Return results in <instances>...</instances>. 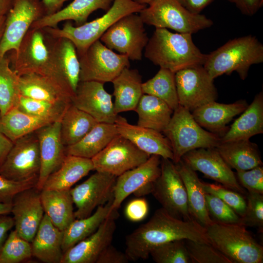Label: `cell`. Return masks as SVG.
Wrapping results in <instances>:
<instances>
[{"mask_svg":"<svg viewBox=\"0 0 263 263\" xmlns=\"http://www.w3.org/2000/svg\"><path fill=\"white\" fill-rule=\"evenodd\" d=\"M137 125L163 132L169 124L173 111L160 99L143 94L135 110Z\"/></svg>","mask_w":263,"mask_h":263,"instance_id":"37","label":"cell"},{"mask_svg":"<svg viewBox=\"0 0 263 263\" xmlns=\"http://www.w3.org/2000/svg\"><path fill=\"white\" fill-rule=\"evenodd\" d=\"M246 208L244 216L241 218L242 224L245 226L257 228L263 231V194L247 192L246 194Z\"/></svg>","mask_w":263,"mask_h":263,"instance_id":"48","label":"cell"},{"mask_svg":"<svg viewBox=\"0 0 263 263\" xmlns=\"http://www.w3.org/2000/svg\"><path fill=\"white\" fill-rule=\"evenodd\" d=\"M150 156L118 134L91 160L94 170L118 177L145 163Z\"/></svg>","mask_w":263,"mask_h":263,"instance_id":"15","label":"cell"},{"mask_svg":"<svg viewBox=\"0 0 263 263\" xmlns=\"http://www.w3.org/2000/svg\"><path fill=\"white\" fill-rule=\"evenodd\" d=\"M117 177L103 172L96 171L86 180L70 189L76 207L75 219L91 215L94 209L113 199Z\"/></svg>","mask_w":263,"mask_h":263,"instance_id":"16","label":"cell"},{"mask_svg":"<svg viewBox=\"0 0 263 263\" xmlns=\"http://www.w3.org/2000/svg\"><path fill=\"white\" fill-rule=\"evenodd\" d=\"M114 124L118 134L124 136L146 153L173 160L171 146L168 138L156 130L130 124L118 115Z\"/></svg>","mask_w":263,"mask_h":263,"instance_id":"23","label":"cell"},{"mask_svg":"<svg viewBox=\"0 0 263 263\" xmlns=\"http://www.w3.org/2000/svg\"><path fill=\"white\" fill-rule=\"evenodd\" d=\"M113 0H73L63 9L51 15H45L35 21L30 28L57 27L63 21L73 20L76 26L86 22L89 16L98 9L107 11Z\"/></svg>","mask_w":263,"mask_h":263,"instance_id":"25","label":"cell"},{"mask_svg":"<svg viewBox=\"0 0 263 263\" xmlns=\"http://www.w3.org/2000/svg\"><path fill=\"white\" fill-rule=\"evenodd\" d=\"M149 38L139 15L125 16L113 24L99 40L108 48L126 55L130 59H142Z\"/></svg>","mask_w":263,"mask_h":263,"instance_id":"11","label":"cell"},{"mask_svg":"<svg viewBox=\"0 0 263 263\" xmlns=\"http://www.w3.org/2000/svg\"><path fill=\"white\" fill-rule=\"evenodd\" d=\"M133 1L141 4L147 5L153 0H133Z\"/></svg>","mask_w":263,"mask_h":263,"instance_id":"61","label":"cell"},{"mask_svg":"<svg viewBox=\"0 0 263 263\" xmlns=\"http://www.w3.org/2000/svg\"><path fill=\"white\" fill-rule=\"evenodd\" d=\"M202 186L205 192L220 198L241 218L244 216L246 208V200L244 196L245 195L220 184L202 182Z\"/></svg>","mask_w":263,"mask_h":263,"instance_id":"46","label":"cell"},{"mask_svg":"<svg viewBox=\"0 0 263 263\" xmlns=\"http://www.w3.org/2000/svg\"><path fill=\"white\" fill-rule=\"evenodd\" d=\"M143 94L154 96L164 101L174 111L179 106L175 80V73L160 68L151 78L142 83Z\"/></svg>","mask_w":263,"mask_h":263,"instance_id":"40","label":"cell"},{"mask_svg":"<svg viewBox=\"0 0 263 263\" xmlns=\"http://www.w3.org/2000/svg\"><path fill=\"white\" fill-rule=\"evenodd\" d=\"M146 6V5L139 4L133 0H113L105 14L91 21L75 26L68 21L61 28L57 27L43 29L55 38H66L71 40L75 46L79 56L92 43L99 40L118 19L130 14L139 13Z\"/></svg>","mask_w":263,"mask_h":263,"instance_id":"5","label":"cell"},{"mask_svg":"<svg viewBox=\"0 0 263 263\" xmlns=\"http://www.w3.org/2000/svg\"><path fill=\"white\" fill-rule=\"evenodd\" d=\"M55 39L43 29L30 28L18 51H10L8 56L10 66L19 76L30 74L44 76L74 95L57 68L53 51Z\"/></svg>","mask_w":263,"mask_h":263,"instance_id":"2","label":"cell"},{"mask_svg":"<svg viewBox=\"0 0 263 263\" xmlns=\"http://www.w3.org/2000/svg\"><path fill=\"white\" fill-rule=\"evenodd\" d=\"M113 199L105 205L98 207L95 212L89 216L75 219L63 231L62 249L63 253L95 232L108 218H118V210H113L111 208Z\"/></svg>","mask_w":263,"mask_h":263,"instance_id":"29","label":"cell"},{"mask_svg":"<svg viewBox=\"0 0 263 263\" xmlns=\"http://www.w3.org/2000/svg\"><path fill=\"white\" fill-rule=\"evenodd\" d=\"M32 256L31 243L11 231L0 251V263H19Z\"/></svg>","mask_w":263,"mask_h":263,"instance_id":"43","label":"cell"},{"mask_svg":"<svg viewBox=\"0 0 263 263\" xmlns=\"http://www.w3.org/2000/svg\"><path fill=\"white\" fill-rule=\"evenodd\" d=\"M72 104L98 123L113 124L118 115L114 111L112 95L105 90L104 83L97 81H79Z\"/></svg>","mask_w":263,"mask_h":263,"instance_id":"18","label":"cell"},{"mask_svg":"<svg viewBox=\"0 0 263 263\" xmlns=\"http://www.w3.org/2000/svg\"><path fill=\"white\" fill-rule=\"evenodd\" d=\"M118 134L114 123H98L78 142L66 147V154L92 159Z\"/></svg>","mask_w":263,"mask_h":263,"instance_id":"36","label":"cell"},{"mask_svg":"<svg viewBox=\"0 0 263 263\" xmlns=\"http://www.w3.org/2000/svg\"><path fill=\"white\" fill-rule=\"evenodd\" d=\"M93 170L91 159L66 155L59 168L47 178L42 189L69 190Z\"/></svg>","mask_w":263,"mask_h":263,"instance_id":"32","label":"cell"},{"mask_svg":"<svg viewBox=\"0 0 263 263\" xmlns=\"http://www.w3.org/2000/svg\"><path fill=\"white\" fill-rule=\"evenodd\" d=\"M205 199L207 211L213 221L242 224L241 217L220 198L205 192Z\"/></svg>","mask_w":263,"mask_h":263,"instance_id":"47","label":"cell"},{"mask_svg":"<svg viewBox=\"0 0 263 263\" xmlns=\"http://www.w3.org/2000/svg\"><path fill=\"white\" fill-rule=\"evenodd\" d=\"M71 104L52 103L20 95L16 107L25 113L34 116L60 120Z\"/></svg>","mask_w":263,"mask_h":263,"instance_id":"42","label":"cell"},{"mask_svg":"<svg viewBox=\"0 0 263 263\" xmlns=\"http://www.w3.org/2000/svg\"><path fill=\"white\" fill-rule=\"evenodd\" d=\"M139 13L144 24L192 35L211 27L213 21L204 15L191 13L179 0H153Z\"/></svg>","mask_w":263,"mask_h":263,"instance_id":"8","label":"cell"},{"mask_svg":"<svg viewBox=\"0 0 263 263\" xmlns=\"http://www.w3.org/2000/svg\"><path fill=\"white\" fill-rule=\"evenodd\" d=\"M177 240L210 243L205 227L196 220L176 218L161 207L147 223L126 237L125 253L130 261L146 260L156 246Z\"/></svg>","mask_w":263,"mask_h":263,"instance_id":"1","label":"cell"},{"mask_svg":"<svg viewBox=\"0 0 263 263\" xmlns=\"http://www.w3.org/2000/svg\"><path fill=\"white\" fill-rule=\"evenodd\" d=\"M38 140L40 168L36 188L41 191L49 176L59 168L66 154L60 135V120L35 132Z\"/></svg>","mask_w":263,"mask_h":263,"instance_id":"20","label":"cell"},{"mask_svg":"<svg viewBox=\"0 0 263 263\" xmlns=\"http://www.w3.org/2000/svg\"><path fill=\"white\" fill-rule=\"evenodd\" d=\"M215 148L230 168L236 171L263 166L258 145L249 139L220 143Z\"/></svg>","mask_w":263,"mask_h":263,"instance_id":"33","label":"cell"},{"mask_svg":"<svg viewBox=\"0 0 263 263\" xmlns=\"http://www.w3.org/2000/svg\"><path fill=\"white\" fill-rule=\"evenodd\" d=\"M117 218H108L95 232L64 252L60 263H96L104 249L112 244Z\"/></svg>","mask_w":263,"mask_h":263,"instance_id":"21","label":"cell"},{"mask_svg":"<svg viewBox=\"0 0 263 263\" xmlns=\"http://www.w3.org/2000/svg\"><path fill=\"white\" fill-rule=\"evenodd\" d=\"M38 179L17 181L8 179L0 175V203L11 204L18 193L36 187Z\"/></svg>","mask_w":263,"mask_h":263,"instance_id":"49","label":"cell"},{"mask_svg":"<svg viewBox=\"0 0 263 263\" xmlns=\"http://www.w3.org/2000/svg\"><path fill=\"white\" fill-rule=\"evenodd\" d=\"M229 128L220 143L249 140L263 133V93L257 94L251 103Z\"/></svg>","mask_w":263,"mask_h":263,"instance_id":"27","label":"cell"},{"mask_svg":"<svg viewBox=\"0 0 263 263\" xmlns=\"http://www.w3.org/2000/svg\"><path fill=\"white\" fill-rule=\"evenodd\" d=\"M205 228L210 244L232 263L263 262V246L244 225L214 221Z\"/></svg>","mask_w":263,"mask_h":263,"instance_id":"6","label":"cell"},{"mask_svg":"<svg viewBox=\"0 0 263 263\" xmlns=\"http://www.w3.org/2000/svg\"><path fill=\"white\" fill-rule=\"evenodd\" d=\"M14 0H0V18L6 16L12 6Z\"/></svg>","mask_w":263,"mask_h":263,"instance_id":"58","label":"cell"},{"mask_svg":"<svg viewBox=\"0 0 263 263\" xmlns=\"http://www.w3.org/2000/svg\"><path fill=\"white\" fill-rule=\"evenodd\" d=\"M14 226L13 217L8 214L0 215V251L8 237V232Z\"/></svg>","mask_w":263,"mask_h":263,"instance_id":"54","label":"cell"},{"mask_svg":"<svg viewBox=\"0 0 263 263\" xmlns=\"http://www.w3.org/2000/svg\"><path fill=\"white\" fill-rule=\"evenodd\" d=\"M181 160L192 170L202 172L206 177L244 195L247 194L235 173L215 148L191 150L185 154Z\"/></svg>","mask_w":263,"mask_h":263,"instance_id":"17","label":"cell"},{"mask_svg":"<svg viewBox=\"0 0 263 263\" xmlns=\"http://www.w3.org/2000/svg\"><path fill=\"white\" fill-rule=\"evenodd\" d=\"M175 80L179 104L190 112L217 98L214 79L203 66L178 71Z\"/></svg>","mask_w":263,"mask_h":263,"instance_id":"13","label":"cell"},{"mask_svg":"<svg viewBox=\"0 0 263 263\" xmlns=\"http://www.w3.org/2000/svg\"><path fill=\"white\" fill-rule=\"evenodd\" d=\"M19 77L6 55L0 60V116L16 107L20 96Z\"/></svg>","mask_w":263,"mask_h":263,"instance_id":"41","label":"cell"},{"mask_svg":"<svg viewBox=\"0 0 263 263\" xmlns=\"http://www.w3.org/2000/svg\"><path fill=\"white\" fill-rule=\"evenodd\" d=\"M57 120H59L31 115L14 107L0 116V132L14 143L19 138Z\"/></svg>","mask_w":263,"mask_h":263,"instance_id":"35","label":"cell"},{"mask_svg":"<svg viewBox=\"0 0 263 263\" xmlns=\"http://www.w3.org/2000/svg\"><path fill=\"white\" fill-rule=\"evenodd\" d=\"M149 211L147 201L144 198H136L131 201L126 207V217L132 222H139L144 219Z\"/></svg>","mask_w":263,"mask_h":263,"instance_id":"51","label":"cell"},{"mask_svg":"<svg viewBox=\"0 0 263 263\" xmlns=\"http://www.w3.org/2000/svg\"><path fill=\"white\" fill-rule=\"evenodd\" d=\"M78 57L80 81H94L104 84L112 82L124 69L130 66L127 55L115 53L99 39Z\"/></svg>","mask_w":263,"mask_h":263,"instance_id":"10","label":"cell"},{"mask_svg":"<svg viewBox=\"0 0 263 263\" xmlns=\"http://www.w3.org/2000/svg\"><path fill=\"white\" fill-rule=\"evenodd\" d=\"M185 185L191 217L204 227L213 223L207 210L202 181L195 171L181 160L175 164Z\"/></svg>","mask_w":263,"mask_h":263,"instance_id":"30","label":"cell"},{"mask_svg":"<svg viewBox=\"0 0 263 263\" xmlns=\"http://www.w3.org/2000/svg\"><path fill=\"white\" fill-rule=\"evenodd\" d=\"M213 0H179L181 4L192 13L198 14Z\"/></svg>","mask_w":263,"mask_h":263,"instance_id":"55","label":"cell"},{"mask_svg":"<svg viewBox=\"0 0 263 263\" xmlns=\"http://www.w3.org/2000/svg\"><path fill=\"white\" fill-rule=\"evenodd\" d=\"M13 142L0 132V168L11 149Z\"/></svg>","mask_w":263,"mask_h":263,"instance_id":"56","label":"cell"},{"mask_svg":"<svg viewBox=\"0 0 263 263\" xmlns=\"http://www.w3.org/2000/svg\"><path fill=\"white\" fill-rule=\"evenodd\" d=\"M69 0H42L45 15H51L59 10L65 2Z\"/></svg>","mask_w":263,"mask_h":263,"instance_id":"57","label":"cell"},{"mask_svg":"<svg viewBox=\"0 0 263 263\" xmlns=\"http://www.w3.org/2000/svg\"><path fill=\"white\" fill-rule=\"evenodd\" d=\"M12 208L11 204H4L0 203V215L8 214L11 213Z\"/></svg>","mask_w":263,"mask_h":263,"instance_id":"59","label":"cell"},{"mask_svg":"<svg viewBox=\"0 0 263 263\" xmlns=\"http://www.w3.org/2000/svg\"><path fill=\"white\" fill-rule=\"evenodd\" d=\"M234 3L241 12L251 16L257 13L263 5V0H226Z\"/></svg>","mask_w":263,"mask_h":263,"instance_id":"53","label":"cell"},{"mask_svg":"<svg viewBox=\"0 0 263 263\" xmlns=\"http://www.w3.org/2000/svg\"><path fill=\"white\" fill-rule=\"evenodd\" d=\"M40 168L38 140L34 132L14 142L0 168V175L17 181L38 179Z\"/></svg>","mask_w":263,"mask_h":263,"instance_id":"14","label":"cell"},{"mask_svg":"<svg viewBox=\"0 0 263 263\" xmlns=\"http://www.w3.org/2000/svg\"><path fill=\"white\" fill-rule=\"evenodd\" d=\"M129 261L125 252L118 250L111 244L100 254L96 263H127Z\"/></svg>","mask_w":263,"mask_h":263,"instance_id":"52","label":"cell"},{"mask_svg":"<svg viewBox=\"0 0 263 263\" xmlns=\"http://www.w3.org/2000/svg\"><path fill=\"white\" fill-rule=\"evenodd\" d=\"M98 122L90 115L71 104L60 119V135L65 146L80 140Z\"/></svg>","mask_w":263,"mask_h":263,"instance_id":"39","label":"cell"},{"mask_svg":"<svg viewBox=\"0 0 263 263\" xmlns=\"http://www.w3.org/2000/svg\"><path fill=\"white\" fill-rule=\"evenodd\" d=\"M38 0H14L6 15L5 26L0 42V60L8 52H17L33 23L45 14Z\"/></svg>","mask_w":263,"mask_h":263,"instance_id":"12","label":"cell"},{"mask_svg":"<svg viewBox=\"0 0 263 263\" xmlns=\"http://www.w3.org/2000/svg\"><path fill=\"white\" fill-rule=\"evenodd\" d=\"M40 191L35 187L15 196L12 202L15 230L23 239L31 243L44 215Z\"/></svg>","mask_w":263,"mask_h":263,"instance_id":"19","label":"cell"},{"mask_svg":"<svg viewBox=\"0 0 263 263\" xmlns=\"http://www.w3.org/2000/svg\"><path fill=\"white\" fill-rule=\"evenodd\" d=\"M63 231L52 223L44 214L39 227L31 242L32 256L45 263H60Z\"/></svg>","mask_w":263,"mask_h":263,"instance_id":"26","label":"cell"},{"mask_svg":"<svg viewBox=\"0 0 263 263\" xmlns=\"http://www.w3.org/2000/svg\"><path fill=\"white\" fill-rule=\"evenodd\" d=\"M161 173L153 183L151 193L171 216L185 221L191 220L186 189L175 164L161 158Z\"/></svg>","mask_w":263,"mask_h":263,"instance_id":"9","label":"cell"},{"mask_svg":"<svg viewBox=\"0 0 263 263\" xmlns=\"http://www.w3.org/2000/svg\"><path fill=\"white\" fill-rule=\"evenodd\" d=\"M157 263H191L185 240L168 242L154 247L150 252Z\"/></svg>","mask_w":263,"mask_h":263,"instance_id":"44","label":"cell"},{"mask_svg":"<svg viewBox=\"0 0 263 263\" xmlns=\"http://www.w3.org/2000/svg\"><path fill=\"white\" fill-rule=\"evenodd\" d=\"M144 56L154 65L176 73L203 66L207 54L194 43L192 35L156 28L145 48Z\"/></svg>","mask_w":263,"mask_h":263,"instance_id":"3","label":"cell"},{"mask_svg":"<svg viewBox=\"0 0 263 263\" xmlns=\"http://www.w3.org/2000/svg\"><path fill=\"white\" fill-rule=\"evenodd\" d=\"M248 106L244 100L229 104L214 101L196 109L191 113L203 128L222 137L229 129L227 125L235 116L242 113Z\"/></svg>","mask_w":263,"mask_h":263,"instance_id":"24","label":"cell"},{"mask_svg":"<svg viewBox=\"0 0 263 263\" xmlns=\"http://www.w3.org/2000/svg\"><path fill=\"white\" fill-rule=\"evenodd\" d=\"M5 19L6 16L0 18V42L5 26Z\"/></svg>","mask_w":263,"mask_h":263,"instance_id":"60","label":"cell"},{"mask_svg":"<svg viewBox=\"0 0 263 263\" xmlns=\"http://www.w3.org/2000/svg\"><path fill=\"white\" fill-rule=\"evenodd\" d=\"M191 263H232L210 243L185 240Z\"/></svg>","mask_w":263,"mask_h":263,"instance_id":"45","label":"cell"},{"mask_svg":"<svg viewBox=\"0 0 263 263\" xmlns=\"http://www.w3.org/2000/svg\"><path fill=\"white\" fill-rule=\"evenodd\" d=\"M53 51L58 70L75 94L80 81V70L75 46L66 38H55Z\"/></svg>","mask_w":263,"mask_h":263,"instance_id":"38","label":"cell"},{"mask_svg":"<svg viewBox=\"0 0 263 263\" xmlns=\"http://www.w3.org/2000/svg\"><path fill=\"white\" fill-rule=\"evenodd\" d=\"M112 82L115 113L135 111L143 94L142 78L138 70L126 68Z\"/></svg>","mask_w":263,"mask_h":263,"instance_id":"31","label":"cell"},{"mask_svg":"<svg viewBox=\"0 0 263 263\" xmlns=\"http://www.w3.org/2000/svg\"><path fill=\"white\" fill-rule=\"evenodd\" d=\"M169 140L173 155V162L177 163L187 152L199 148H214L221 137L200 126L191 112L179 106L163 132Z\"/></svg>","mask_w":263,"mask_h":263,"instance_id":"7","label":"cell"},{"mask_svg":"<svg viewBox=\"0 0 263 263\" xmlns=\"http://www.w3.org/2000/svg\"><path fill=\"white\" fill-rule=\"evenodd\" d=\"M40 195L44 213L54 225L64 231L75 219L70 189H42Z\"/></svg>","mask_w":263,"mask_h":263,"instance_id":"34","label":"cell"},{"mask_svg":"<svg viewBox=\"0 0 263 263\" xmlns=\"http://www.w3.org/2000/svg\"><path fill=\"white\" fill-rule=\"evenodd\" d=\"M263 62V45L250 35L230 39L207 54L203 67L213 79L236 72L244 80L251 66Z\"/></svg>","mask_w":263,"mask_h":263,"instance_id":"4","label":"cell"},{"mask_svg":"<svg viewBox=\"0 0 263 263\" xmlns=\"http://www.w3.org/2000/svg\"><path fill=\"white\" fill-rule=\"evenodd\" d=\"M235 175L239 184L247 192L263 194V166L242 171H236Z\"/></svg>","mask_w":263,"mask_h":263,"instance_id":"50","label":"cell"},{"mask_svg":"<svg viewBox=\"0 0 263 263\" xmlns=\"http://www.w3.org/2000/svg\"><path fill=\"white\" fill-rule=\"evenodd\" d=\"M20 95L55 103L71 104L73 95L51 79L36 74L20 76Z\"/></svg>","mask_w":263,"mask_h":263,"instance_id":"28","label":"cell"},{"mask_svg":"<svg viewBox=\"0 0 263 263\" xmlns=\"http://www.w3.org/2000/svg\"><path fill=\"white\" fill-rule=\"evenodd\" d=\"M161 159L159 155H151L145 163L117 177L111 206L113 210H118L131 194L158 178L161 173Z\"/></svg>","mask_w":263,"mask_h":263,"instance_id":"22","label":"cell"}]
</instances>
